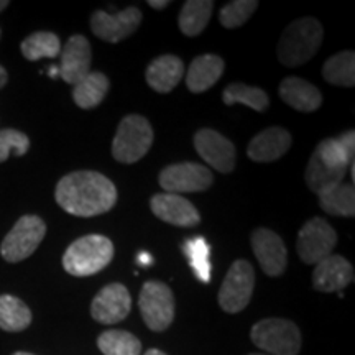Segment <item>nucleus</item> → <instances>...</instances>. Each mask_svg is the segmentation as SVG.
<instances>
[{
    "label": "nucleus",
    "instance_id": "f257e3e1",
    "mask_svg": "<svg viewBox=\"0 0 355 355\" xmlns=\"http://www.w3.org/2000/svg\"><path fill=\"white\" fill-rule=\"evenodd\" d=\"M56 202L76 217L109 212L117 202V189L107 176L97 171H74L56 184Z\"/></svg>",
    "mask_w": 355,
    "mask_h": 355
},
{
    "label": "nucleus",
    "instance_id": "f03ea898",
    "mask_svg": "<svg viewBox=\"0 0 355 355\" xmlns=\"http://www.w3.org/2000/svg\"><path fill=\"white\" fill-rule=\"evenodd\" d=\"M324 40L322 25L313 17L291 21L278 43V58L288 68L301 66L316 55Z\"/></svg>",
    "mask_w": 355,
    "mask_h": 355
},
{
    "label": "nucleus",
    "instance_id": "7ed1b4c3",
    "mask_svg": "<svg viewBox=\"0 0 355 355\" xmlns=\"http://www.w3.org/2000/svg\"><path fill=\"white\" fill-rule=\"evenodd\" d=\"M114 259V243L105 235L91 234L74 241L64 252L63 266L73 277H91Z\"/></svg>",
    "mask_w": 355,
    "mask_h": 355
},
{
    "label": "nucleus",
    "instance_id": "20e7f679",
    "mask_svg": "<svg viewBox=\"0 0 355 355\" xmlns=\"http://www.w3.org/2000/svg\"><path fill=\"white\" fill-rule=\"evenodd\" d=\"M153 145V128L141 115L122 119L112 141V155L119 163L132 165L145 157Z\"/></svg>",
    "mask_w": 355,
    "mask_h": 355
},
{
    "label": "nucleus",
    "instance_id": "39448f33",
    "mask_svg": "<svg viewBox=\"0 0 355 355\" xmlns=\"http://www.w3.org/2000/svg\"><path fill=\"white\" fill-rule=\"evenodd\" d=\"M252 343L270 355H298L301 350V332L288 319H261L252 327Z\"/></svg>",
    "mask_w": 355,
    "mask_h": 355
},
{
    "label": "nucleus",
    "instance_id": "423d86ee",
    "mask_svg": "<svg viewBox=\"0 0 355 355\" xmlns=\"http://www.w3.org/2000/svg\"><path fill=\"white\" fill-rule=\"evenodd\" d=\"M139 308L146 327L163 332L175 319V296L165 283L146 282L140 291Z\"/></svg>",
    "mask_w": 355,
    "mask_h": 355
},
{
    "label": "nucleus",
    "instance_id": "0eeeda50",
    "mask_svg": "<svg viewBox=\"0 0 355 355\" xmlns=\"http://www.w3.org/2000/svg\"><path fill=\"white\" fill-rule=\"evenodd\" d=\"M255 272L247 260H235L225 275L219 290L220 308L229 314L241 313L248 306L254 295Z\"/></svg>",
    "mask_w": 355,
    "mask_h": 355
},
{
    "label": "nucleus",
    "instance_id": "6e6552de",
    "mask_svg": "<svg viewBox=\"0 0 355 355\" xmlns=\"http://www.w3.org/2000/svg\"><path fill=\"white\" fill-rule=\"evenodd\" d=\"M46 234V225L42 217L38 216H24L17 220L7 237L0 245V254L3 260L17 263L28 259L37 250L40 243Z\"/></svg>",
    "mask_w": 355,
    "mask_h": 355
},
{
    "label": "nucleus",
    "instance_id": "1a4fd4ad",
    "mask_svg": "<svg viewBox=\"0 0 355 355\" xmlns=\"http://www.w3.org/2000/svg\"><path fill=\"white\" fill-rule=\"evenodd\" d=\"M337 245V234L322 217H313L301 227L296 242L300 259L308 265H316L329 257Z\"/></svg>",
    "mask_w": 355,
    "mask_h": 355
},
{
    "label": "nucleus",
    "instance_id": "9d476101",
    "mask_svg": "<svg viewBox=\"0 0 355 355\" xmlns=\"http://www.w3.org/2000/svg\"><path fill=\"white\" fill-rule=\"evenodd\" d=\"M214 181V176L209 168L199 163L184 162L175 163L162 170L158 183L165 193L180 194V193H201L209 189Z\"/></svg>",
    "mask_w": 355,
    "mask_h": 355
},
{
    "label": "nucleus",
    "instance_id": "9b49d317",
    "mask_svg": "<svg viewBox=\"0 0 355 355\" xmlns=\"http://www.w3.org/2000/svg\"><path fill=\"white\" fill-rule=\"evenodd\" d=\"M141 24V12L137 7H128L117 13L97 10L91 17L92 33L97 38L109 43H119L139 28Z\"/></svg>",
    "mask_w": 355,
    "mask_h": 355
},
{
    "label": "nucleus",
    "instance_id": "f8f14e48",
    "mask_svg": "<svg viewBox=\"0 0 355 355\" xmlns=\"http://www.w3.org/2000/svg\"><path fill=\"white\" fill-rule=\"evenodd\" d=\"M252 250L268 277H279L285 273L288 252L285 242L277 232L270 229H255L252 234Z\"/></svg>",
    "mask_w": 355,
    "mask_h": 355
},
{
    "label": "nucleus",
    "instance_id": "ddd939ff",
    "mask_svg": "<svg viewBox=\"0 0 355 355\" xmlns=\"http://www.w3.org/2000/svg\"><path fill=\"white\" fill-rule=\"evenodd\" d=\"M194 146L204 162L220 173H230L235 168V146L229 139L212 128H201L194 135Z\"/></svg>",
    "mask_w": 355,
    "mask_h": 355
},
{
    "label": "nucleus",
    "instance_id": "4468645a",
    "mask_svg": "<svg viewBox=\"0 0 355 355\" xmlns=\"http://www.w3.org/2000/svg\"><path fill=\"white\" fill-rule=\"evenodd\" d=\"M130 293L121 283H110L92 300L91 314L101 324H117L130 314Z\"/></svg>",
    "mask_w": 355,
    "mask_h": 355
},
{
    "label": "nucleus",
    "instance_id": "2eb2a0df",
    "mask_svg": "<svg viewBox=\"0 0 355 355\" xmlns=\"http://www.w3.org/2000/svg\"><path fill=\"white\" fill-rule=\"evenodd\" d=\"M61 63L58 66L60 76L68 84H78L91 73L92 51L87 38L83 35H73L64 46H61Z\"/></svg>",
    "mask_w": 355,
    "mask_h": 355
},
{
    "label": "nucleus",
    "instance_id": "dca6fc26",
    "mask_svg": "<svg viewBox=\"0 0 355 355\" xmlns=\"http://www.w3.org/2000/svg\"><path fill=\"white\" fill-rule=\"evenodd\" d=\"M152 212L158 219L176 227H194L201 222L199 211L180 194L158 193L150 201Z\"/></svg>",
    "mask_w": 355,
    "mask_h": 355
},
{
    "label": "nucleus",
    "instance_id": "f3484780",
    "mask_svg": "<svg viewBox=\"0 0 355 355\" xmlns=\"http://www.w3.org/2000/svg\"><path fill=\"white\" fill-rule=\"evenodd\" d=\"M354 282V268L343 255L331 254L316 263L313 273V286L322 293H336Z\"/></svg>",
    "mask_w": 355,
    "mask_h": 355
},
{
    "label": "nucleus",
    "instance_id": "a211bd4d",
    "mask_svg": "<svg viewBox=\"0 0 355 355\" xmlns=\"http://www.w3.org/2000/svg\"><path fill=\"white\" fill-rule=\"evenodd\" d=\"M290 132L282 127H270L261 130L248 144L247 155L255 163H270L286 155L291 146Z\"/></svg>",
    "mask_w": 355,
    "mask_h": 355
},
{
    "label": "nucleus",
    "instance_id": "6ab92c4d",
    "mask_svg": "<svg viewBox=\"0 0 355 355\" xmlns=\"http://www.w3.org/2000/svg\"><path fill=\"white\" fill-rule=\"evenodd\" d=\"M184 74V63L175 55H163L153 60L146 68V83L159 94L171 92Z\"/></svg>",
    "mask_w": 355,
    "mask_h": 355
},
{
    "label": "nucleus",
    "instance_id": "aec40b11",
    "mask_svg": "<svg viewBox=\"0 0 355 355\" xmlns=\"http://www.w3.org/2000/svg\"><path fill=\"white\" fill-rule=\"evenodd\" d=\"M279 97L298 112H314L322 104L319 89L314 84L295 76L283 79L279 84Z\"/></svg>",
    "mask_w": 355,
    "mask_h": 355
},
{
    "label": "nucleus",
    "instance_id": "412c9836",
    "mask_svg": "<svg viewBox=\"0 0 355 355\" xmlns=\"http://www.w3.org/2000/svg\"><path fill=\"white\" fill-rule=\"evenodd\" d=\"M224 68V60L217 55H202L194 58L188 73H186V86L191 92H196V94L209 91L220 79Z\"/></svg>",
    "mask_w": 355,
    "mask_h": 355
},
{
    "label": "nucleus",
    "instance_id": "4be33fe9",
    "mask_svg": "<svg viewBox=\"0 0 355 355\" xmlns=\"http://www.w3.org/2000/svg\"><path fill=\"white\" fill-rule=\"evenodd\" d=\"M110 81L104 73L91 71L86 78H83L78 84H74L73 99L78 107L94 109L104 101L109 92Z\"/></svg>",
    "mask_w": 355,
    "mask_h": 355
},
{
    "label": "nucleus",
    "instance_id": "5701e85b",
    "mask_svg": "<svg viewBox=\"0 0 355 355\" xmlns=\"http://www.w3.org/2000/svg\"><path fill=\"white\" fill-rule=\"evenodd\" d=\"M327 165L334 168L349 170V165L354 162L355 152V133L350 130L337 139H327L318 145L314 150Z\"/></svg>",
    "mask_w": 355,
    "mask_h": 355
},
{
    "label": "nucleus",
    "instance_id": "b1692460",
    "mask_svg": "<svg viewBox=\"0 0 355 355\" xmlns=\"http://www.w3.org/2000/svg\"><path fill=\"white\" fill-rule=\"evenodd\" d=\"M212 10H214V2L211 0H188L178 17L181 33L191 38L201 35L209 24Z\"/></svg>",
    "mask_w": 355,
    "mask_h": 355
},
{
    "label": "nucleus",
    "instance_id": "393cba45",
    "mask_svg": "<svg viewBox=\"0 0 355 355\" xmlns=\"http://www.w3.org/2000/svg\"><path fill=\"white\" fill-rule=\"evenodd\" d=\"M319 206L324 212L337 217H354L355 191L354 184L339 183L318 193Z\"/></svg>",
    "mask_w": 355,
    "mask_h": 355
},
{
    "label": "nucleus",
    "instance_id": "a878e982",
    "mask_svg": "<svg viewBox=\"0 0 355 355\" xmlns=\"http://www.w3.org/2000/svg\"><path fill=\"white\" fill-rule=\"evenodd\" d=\"M347 170L343 168H334L327 165L319 155L314 152L311 155L308 166H306V184L313 193H321V191L331 188V186L344 183V178Z\"/></svg>",
    "mask_w": 355,
    "mask_h": 355
},
{
    "label": "nucleus",
    "instance_id": "bb28decb",
    "mask_svg": "<svg viewBox=\"0 0 355 355\" xmlns=\"http://www.w3.org/2000/svg\"><path fill=\"white\" fill-rule=\"evenodd\" d=\"M32 322V311L24 301L10 295L0 296V329L20 332Z\"/></svg>",
    "mask_w": 355,
    "mask_h": 355
},
{
    "label": "nucleus",
    "instance_id": "cd10ccee",
    "mask_svg": "<svg viewBox=\"0 0 355 355\" xmlns=\"http://www.w3.org/2000/svg\"><path fill=\"white\" fill-rule=\"evenodd\" d=\"M322 78L332 86L354 87L355 55L354 51H340L331 56L322 66Z\"/></svg>",
    "mask_w": 355,
    "mask_h": 355
},
{
    "label": "nucleus",
    "instance_id": "c85d7f7f",
    "mask_svg": "<svg viewBox=\"0 0 355 355\" xmlns=\"http://www.w3.org/2000/svg\"><path fill=\"white\" fill-rule=\"evenodd\" d=\"M222 99H224V104L227 105L243 104L247 107L257 110V112H265L270 104L268 94L263 89L248 86V84L243 83L229 84L222 92Z\"/></svg>",
    "mask_w": 355,
    "mask_h": 355
},
{
    "label": "nucleus",
    "instance_id": "c756f323",
    "mask_svg": "<svg viewBox=\"0 0 355 355\" xmlns=\"http://www.w3.org/2000/svg\"><path fill=\"white\" fill-rule=\"evenodd\" d=\"M97 347L104 355H140L141 343L127 331H105L97 337Z\"/></svg>",
    "mask_w": 355,
    "mask_h": 355
},
{
    "label": "nucleus",
    "instance_id": "7c9ffc66",
    "mask_svg": "<svg viewBox=\"0 0 355 355\" xmlns=\"http://www.w3.org/2000/svg\"><path fill=\"white\" fill-rule=\"evenodd\" d=\"M21 53L28 61H38L42 58H56L61 53V42L51 32H35L20 44Z\"/></svg>",
    "mask_w": 355,
    "mask_h": 355
},
{
    "label": "nucleus",
    "instance_id": "2f4dec72",
    "mask_svg": "<svg viewBox=\"0 0 355 355\" xmlns=\"http://www.w3.org/2000/svg\"><path fill=\"white\" fill-rule=\"evenodd\" d=\"M184 252L188 255L189 265L193 266L196 277L201 279L202 283H209L211 279V261H209V254L211 248L207 245L206 239L196 237L191 239V241L186 242Z\"/></svg>",
    "mask_w": 355,
    "mask_h": 355
},
{
    "label": "nucleus",
    "instance_id": "473e14b6",
    "mask_svg": "<svg viewBox=\"0 0 355 355\" xmlns=\"http://www.w3.org/2000/svg\"><path fill=\"white\" fill-rule=\"evenodd\" d=\"M257 7H259V2H255V0H234V2L227 3L225 7H222L219 13L222 26H225V28L242 26L254 15Z\"/></svg>",
    "mask_w": 355,
    "mask_h": 355
},
{
    "label": "nucleus",
    "instance_id": "72a5a7b5",
    "mask_svg": "<svg viewBox=\"0 0 355 355\" xmlns=\"http://www.w3.org/2000/svg\"><path fill=\"white\" fill-rule=\"evenodd\" d=\"M30 148V139L24 132L15 128H2L0 130V163L13 153L15 157H24Z\"/></svg>",
    "mask_w": 355,
    "mask_h": 355
},
{
    "label": "nucleus",
    "instance_id": "f704fd0d",
    "mask_svg": "<svg viewBox=\"0 0 355 355\" xmlns=\"http://www.w3.org/2000/svg\"><path fill=\"white\" fill-rule=\"evenodd\" d=\"M137 261H139L140 265H144V266H148V265H152L153 263V259H152V255H148V254H140L139 255V259H137Z\"/></svg>",
    "mask_w": 355,
    "mask_h": 355
},
{
    "label": "nucleus",
    "instance_id": "c9c22d12",
    "mask_svg": "<svg viewBox=\"0 0 355 355\" xmlns=\"http://www.w3.org/2000/svg\"><path fill=\"white\" fill-rule=\"evenodd\" d=\"M148 6L157 8V10H163V8H166L168 6H170V2H168V0H165V2H163V0H162V2H157V0H150Z\"/></svg>",
    "mask_w": 355,
    "mask_h": 355
},
{
    "label": "nucleus",
    "instance_id": "e433bc0d",
    "mask_svg": "<svg viewBox=\"0 0 355 355\" xmlns=\"http://www.w3.org/2000/svg\"><path fill=\"white\" fill-rule=\"evenodd\" d=\"M8 81V74H7V69L3 68L2 64H0V89H2L3 86H6Z\"/></svg>",
    "mask_w": 355,
    "mask_h": 355
},
{
    "label": "nucleus",
    "instance_id": "4c0bfd02",
    "mask_svg": "<svg viewBox=\"0 0 355 355\" xmlns=\"http://www.w3.org/2000/svg\"><path fill=\"white\" fill-rule=\"evenodd\" d=\"M145 355H166V354L162 352V350H158V349H150Z\"/></svg>",
    "mask_w": 355,
    "mask_h": 355
},
{
    "label": "nucleus",
    "instance_id": "58836bf2",
    "mask_svg": "<svg viewBox=\"0 0 355 355\" xmlns=\"http://www.w3.org/2000/svg\"><path fill=\"white\" fill-rule=\"evenodd\" d=\"M50 74H51L53 78H55V76H58V74H60V71H58L56 66H51V68H50Z\"/></svg>",
    "mask_w": 355,
    "mask_h": 355
},
{
    "label": "nucleus",
    "instance_id": "ea45409f",
    "mask_svg": "<svg viewBox=\"0 0 355 355\" xmlns=\"http://www.w3.org/2000/svg\"><path fill=\"white\" fill-rule=\"evenodd\" d=\"M6 7H8V2H6V0H0V12L6 10Z\"/></svg>",
    "mask_w": 355,
    "mask_h": 355
},
{
    "label": "nucleus",
    "instance_id": "a19ab883",
    "mask_svg": "<svg viewBox=\"0 0 355 355\" xmlns=\"http://www.w3.org/2000/svg\"><path fill=\"white\" fill-rule=\"evenodd\" d=\"M13 355H33V354H28V352H17V354H13Z\"/></svg>",
    "mask_w": 355,
    "mask_h": 355
},
{
    "label": "nucleus",
    "instance_id": "79ce46f5",
    "mask_svg": "<svg viewBox=\"0 0 355 355\" xmlns=\"http://www.w3.org/2000/svg\"><path fill=\"white\" fill-rule=\"evenodd\" d=\"M250 355H261V354H250Z\"/></svg>",
    "mask_w": 355,
    "mask_h": 355
},
{
    "label": "nucleus",
    "instance_id": "37998d69",
    "mask_svg": "<svg viewBox=\"0 0 355 355\" xmlns=\"http://www.w3.org/2000/svg\"><path fill=\"white\" fill-rule=\"evenodd\" d=\"M0 35H2V32H0Z\"/></svg>",
    "mask_w": 355,
    "mask_h": 355
}]
</instances>
